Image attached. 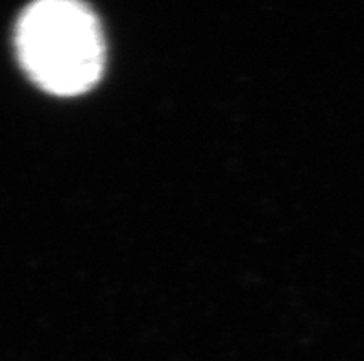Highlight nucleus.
<instances>
[{"label":"nucleus","instance_id":"nucleus-1","mask_svg":"<svg viewBox=\"0 0 364 361\" xmlns=\"http://www.w3.org/2000/svg\"><path fill=\"white\" fill-rule=\"evenodd\" d=\"M15 48L28 76L61 96L91 89L106 60L97 15L73 0L28 6L17 21Z\"/></svg>","mask_w":364,"mask_h":361}]
</instances>
